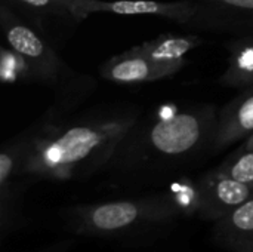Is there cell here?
Listing matches in <instances>:
<instances>
[{
	"mask_svg": "<svg viewBox=\"0 0 253 252\" xmlns=\"http://www.w3.org/2000/svg\"><path fill=\"white\" fill-rule=\"evenodd\" d=\"M218 107L191 104L162 110L126 134L104 169L119 184L148 183L202 163L213 156Z\"/></svg>",
	"mask_w": 253,
	"mask_h": 252,
	"instance_id": "obj_2",
	"label": "cell"
},
{
	"mask_svg": "<svg viewBox=\"0 0 253 252\" xmlns=\"http://www.w3.org/2000/svg\"><path fill=\"white\" fill-rule=\"evenodd\" d=\"M187 28L203 33L243 36L253 33V0H193Z\"/></svg>",
	"mask_w": 253,
	"mask_h": 252,
	"instance_id": "obj_6",
	"label": "cell"
},
{
	"mask_svg": "<svg viewBox=\"0 0 253 252\" xmlns=\"http://www.w3.org/2000/svg\"><path fill=\"white\" fill-rule=\"evenodd\" d=\"M197 181L202 193L197 218L203 221L215 223L224 218L253 196V187L225 175L216 166L199 175Z\"/></svg>",
	"mask_w": 253,
	"mask_h": 252,
	"instance_id": "obj_8",
	"label": "cell"
},
{
	"mask_svg": "<svg viewBox=\"0 0 253 252\" xmlns=\"http://www.w3.org/2000/svg\"><path fill=\"white\" fill-rule=\"evenodd\" d=\"M0 3L6 4L56 48L67 42L77 25L83 22L73 0H0Z\"/></svg>",
	"mask_w": 253,
	"mask_h": 252,
	"instance_id": "obj_5",
	"label": "cell"
},
{
	"mask_svg": "<svg viewBox=\"0 0 253 252\" xmlns=\"http://www.w3.org/2000/svg\"><path fill=\"white\" fill-rule=\"evenodd\" d=\"M74 245V239L73 238H68V239H64V241H58L46 248H42L36 252H70L71 248Z\"/></svg>",
	"mask_w": 253,
	"mask_h": 252,
	"instance_id": "obj_18",
	"label": "cell"
},
{
	"mask_svg": "<svg viewBox=\"0 0 253 252\" xmlns=\"http://www.w3.org/2000/svg\"><path fill=\"white\" fill-rule=\"evenodd\" d=\"M61 217L65 229L73 236L104 239L130 236L182 218L166 192L141 198L73 205L65 208Z\"/></svg>",
	"mask_w": 253,
	"mask_h": 252,
	"instance_id": "obj_3",
	"label": "cell"
},
{
	"mask_svg": "<svg viewBox=\"0 0 253 252\" xmlns=\"http://www.w3.org/2000/svg\"><path fill=\"white\" fill-rule=\"evenodd\" d=\"M216 168L225 175L253 187V149L246 147L243 143Z\"/></svg>",
	"mask_w": 253,
	"mask_h": 252,
	"instance_id": "obj_16",
	"label": "cell"
},
{
	"mask_svg": "<svg viewBox=\"0 0 253 252\" xmlns=\"http://www.w3.org/2000/svg\"><path fill=\"white\" fill-rule=\"evenodd\" d=\"M142 116L129 104L93 107L76 116L40 117L18 137L19 178L80 181L104 172L119 144Z\"/></svg>",
	"mask_w": 253,
	"mask_h": 252,
	"instance_id": "obj_1",
	"label": "cell"
},
{
	"mask_svg": "<svg viewBox=\"0 0 253 252\" xmlns=\"http://www.w3.org/2000/svg\"><path fill=\"white\" fill-rule=\"evenodd\" d=\"M73 4L83 21L92 13L153 15L178 22L184 27L194 10L193 0H73Z\"/></svg>",
	"mask_w": 253,
	"mask_h": 252,
	"instance_id": "obj_9",
	"label": "cell"
},
{
	"mask_svg": "<svg viewBox=\"0 0 253 252\" xmlns=\"http://www.w3.org/2000/svg\"><path fill=\"white\" fill-rule=\"evenodd\" d=\"M0 27L7 46L30 65L33 82L50 88L55 97L93 82L90 76L74 71L55 45L3 3H0Z\"/></svg>",
	"mask_w": 253,
	"mask_h": 252,
	"instance_id": "obj_4",
	"label": "cell"
},
{
	"mask_svg": "<svg viewBox=\"0 0 253 252\" xmlns=\"http://www.w3.org/2000/svg\"><path fill=\"white\" fill-rule=\"evenodd\" d=\"M28 184L22 178L0 183V239L4 241L9 235L16 233L24 227L22 196Z\"/></svg>",
	"mask_w": 253,
	"mask_h": 252,
	"instance_id": "obj_14",
	"label": "cell"
},
{
	"mask_svg": "<svg viewBox=\"0 0 253 252\" xmlns=\"http://www.w3.org/2000/svg\"><path fill=\"white\" fill-rule=\"evenodd\" d=\"M205 43L197 34H173L165 33L151 40H147L139 49L151 59L160 64H187V55Z\"/></svg>",
	"mask_w": 253,
	"mask_h": 252,
	"instance_id": "obj_13",
	"label": "cell"
},
{
	"mask_svg": "<svg viewBox=\"0 0 253 252\" xmlns=\"http://www.w3.org/2000/svg\"><path fill=\"white\" fill-rule=\"evenodd\" d=\"M182 218L199 217L202 206V193L197 178L181 175L165 190Z\"/></svg>",
	"mask_w": 253,
	"mask_h": 252,
	"instance_id": "obj_15",
	"label": "cell"
},
{
	"mask_svg": "<svg viewBox=\"0 0 253 252\" xmlns=\"http://www.w3.org/2000/svg\"><path fill=\"white\" fill-rule=\"evenodd\" d=\"M253 134V85L240 89L218 113V125L212 154L218 156L239 141H245Z\"/></svg>",
	"mask_w": 253,
	"mask_h": 252,
	"instance_id": "obj_10",
	"label": "cell"
},
{
	"mask_svg": "<svg viewBox=\"0 0 253 252\" xmlns=\"http://www.w3.org/2000/svg\"><path fill=\"white\" fill-rule=\"evenodd\" d=\"M212 238L225 251L253 252V196L213 223Z\"/></svg>",
	"mask_w": 253,
	"mask_h": 252,
	"instance_id": "obj_11",
	"label": "cell"
},
{
	"mask_svg": "<svg viewBox=\"0 0 253 252\" xmlns=\"http://www.w3.org/2000/svg\"><path fill=\"white\" fill-rule=\"evenodd\" d=\"M0 77L4 83H12V85L18 83V82H33L30 65L10 46L1 48Z\"/></svg>",
	"mask_w": 253,
	"mask_h": 252,
	"instance_id": "obj_17",
	"label": "cell"
},
{
	"mask_svg": "<svg viewBox=\"0 0 253 252\" xmlns=\"http://www.w3.org/2000/svg\"><path fill=\"white\" fill-rule=\"evenodd\" d=\"M182 64H160L145 55L139 46H133L119 55L107 59L99 74L104 80L119 86L145 85L156 80L168 79L181 71Z\"/></svg>",
	"mask_w": 253,
	"mask_h": 252,
	"instance_id": "obj_7",
	"label": "cell"
},
{
	"mask_svg": "<svg viewBox=\"0 0 253 252\" xmlns=\"http://www.w3.org/2000/svg\"><path fill=\"white\" fill-rule=\"evenodd\" d=\"M243 144H245L246 147H249V149H253V134L249 138H246V140L243 141Z\"/></svg>",
	"mask_w": 253,
	"mask_h": 252,
	"instance_id": "obj_19",
	"label": "cell"
},
{
	"mask_svg": "<svg viewBox=\"0 0 253 252\" xmlns=\"http://www.w3.org/2000/svg\"><path fill=\"white\" fill-rule=\"evenodd\" d=\"M228 50L227 68L219 83L225 88L245 89L253 85V33L231 36L225 42Z\"/></svg>",
	"mask_w": 253,
	"mask_h": 252,
	"instance_id": "obj_12",
	"label": "cell"
}]
</instances>
